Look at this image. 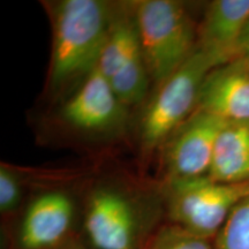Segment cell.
<instances>
[{"label": "cell", "instance_id": "cell-1", "mask_svg": "<svg viewBox=\"0 0 249 249\" xmlns=\"http://www.w3.org/2000/svg\"><path fill=\"white\" fill-rule=\"evenodd\" d=\"M114 6L102 0L52 4V51L49 82L53 90L82 83L98 66Z\"/></svg>", "mask_w": 249, "mask_h": 249}, {"label": "cell", "instance_id": "cell-2", "mask_svg": "<svg viewBox=\"0 0 249 249\" xmlns=\"http://www.w3.org/2000/svg\"><path fill=\"white\" fill-rule=\"evenodd\" d=\"M133 9L149 76L160 87L195 52L197 29L179 1L140 0Z\"/></svg>", "mask_w": 249, "mask_h": 249}, {"label": "cell", "instance_id": "cell-3", "mask_svg": "<svg viewBox=\"0 0 249 249\" xmlns=\"http://www.w3.org/2000/svg\"><path fill=\"white\" fill-rule=\"evenodd\" d=\"M213 68L214 62L196 48L191 58L157 87L140 123L142 152L150 154L164 148L171 136L194 113L202 83Z\"/></svg>", "mask_w": 249, "mask_h": 249}, {"label": "cell", "instance_id": "cell-4", "mask_svg": "<svg viewBox=\"0 0 249 249\" xmlns=\"http://www.w3.org/2000/svg\"><path fill=\"white\" fill-rule=\"evenodd\" d=\"M166 189L173 223L207 239L217 235L232 210L249 196V182L225 183L208 176L170 181Z\"/></svg>", "mask_w": 249, "mask_h": 249}, {"label": "cell", "instance_id": "cell-5", "mask_svg": "<svg viewBox=\"0 0 249 249\" xmlns=\"http://www.w3.org/2000/svg\"><path fill=\"white\" fill-rule=\"evenodd\" d=\"M97 70L127 107L141 103L151 80L140 42L133 4L116 9Z\"/></svg>", "mask_w": 249, "mask_h": 249}, {"label": "cell", "instance_id": "cell-6", "mask_svg": "<svg viewBox=\"0 0 249 249\" xmlns=\"http://www.w3.org/2000/svg\"><path fill=\"white\" fill-rule=\"evenodd\" d=\"M226 124L220 118L195 110L164 145L166 181L208 176L217 139Z\"/></svg>", "mask_w": 249, "mask_h": 249}, {"label": "cell", "instance_id": "cell-7", "mask_svg": "<svg viewBox=\"0 0 249 249\" xmlns=\"http://www.w3.org/2000/svg\"><path fill=\"white\" fill-rule=\"evenodd\" d=\"M126 108L110 83L96 68L67 99L61 116L77 130L110 133L124 124Z\"/></svg>", "mask_w": 249, "mask_h": 249}, {"label": "cell", "instance_id": "cell-8", "mask_svg": "<svg viewBox=\"0 0 249 249\" xmlns=\"http://www.w3.org/2000/svg\"><path fill=\"white\" fill-rule=\"evenodd\" d=\"M196 110L226 123L249 121V61L235 59L210 71L201 86Z\"/></svg>", "mask_w": 249, "mask_h": 249}, {"label": "cell", "instance_id": "cell-9", "mask_svg": "<svg viewBox=\"0 0 249 249\" xmlns=\"http://www.w3.org/2000/svg\"><path fill=\"white\" fill-rule=\"evenodd\" d=\"M249 20V0H214L197 28L196 48L216 67L235 60L241 36Z\"/></svg>", "mask_w": 249, "mask_h": 249}, {"label": "cell", "instance_id": "cell-10", "mask_svg": "<svg viewBox=\"0 0 249 249\" xmlns=\"http://www.w3.org/2000/svg\"><path fill=\"white\" fill-rule=\"evenodd\" d=\"M86 231L97 249H132L136 219L132 204L120 193L99 189L90 197Z\"/></svg>", "mask_w": 249, "mask_h": 249}, {"label": "cell", "instance_id": "cell-11", "mask_svg": "<svg viewBox=\"0 0 249 249\" xmlns=\"http://www.w3.org/2000/svg\"><path fill=\"white\" fill-rule=\"evenodd\" d=\"M73 219V203L64 193L51 192L31 202L24 214L20 244L24 249L50 248L64 238Z\"/></svg>", "mask_w": 249, "mask_h": 249}, {"label": "cell", "instance_id": "cell-12", "mask_svg": "<svg viewBox=\"0 0 249 249\" xmlns=\"http://www.w3.org/2000/svg\"><path fill=\"white\" fill-rule=\"evenodd\" d=\"M208 177L225 183L249 182V121L224 126Z\"/></svg>", "mask_w": 249, "mask_h": 249}, {"label": "cell", "instance_id": "cell-13", "mask_svg": "<svg viewBox=\"0 0 249 249\" xmlns=\"http://www.w3.org/2000/svg\"><path fill=\"white\" fill-rule=\"evenodd\" d=\"M214 249H249V196L242 200L217 233Z\"/></svg>", "mask_w": 249, "mask_h": 249}, {"label": "cell", "instance_id": "cell-14", "mask_svg": "<svg viewBox=\"0 0 249 249\" xmlns=\"http://www.w3.org/2000/svg\"><path fill=\"white\" fill-rule=\"evenodd\" d=\"M147 249H214L209 239L176 225L160 230Z\"/></svg>", "mask_w": 249, "mask_h": 249}, {"label": "cell", "instance_id": "cell-15", "mask_svg": "<svg viewBox=\"0 0 249 249\" xmlns=\"http://www.w3.org/2000/svg\"><path fill=\"white\" fill-rule=\"evenodd\" d=\"M21 197V187L14 172L1 164L0 166V210L9 213L18 207Z\"/></svg>", "mask_w": 249, "mask_h": 249}, {"label": "cell", "instance_id": "cell-16", "mask_svg": "<svg viewBox=\"0 0 249 249\" xmlns=\"http://www.w3.org/2000/svg\"><path fill=\"white\" fill-rule=\"evenodd\" d=\"M236 59H244L246 61H249V20L241 36L240 43H239Z\"/></svg>", "mask_w": 249, "mask_h": 249}]
</instances>
